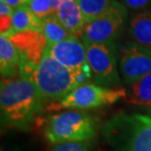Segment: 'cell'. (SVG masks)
I'll list each match as a JSON object with an SVG mask.
<instances>
[{
  "mask_svg": "<svg viewBox=\"0 0 151 151\" xmlns=\"http://www.w3.org/2000/svg\"><path fill=\"white\" fill-rule=\"evenodd\" d=\"M43 100L34 81L20 74L2 78L0 106L2 120L19 129H27L41 111Z\"/></svg>",
  "mask_w": 151,
  "mask_h": 151,
  "instance_id": "6da1fadb",
  "label": "cell"
},
{
  "mask_svg": "<svg viewBox=\"0 0 151 151\" xmlns=\"http://www.w3.org/2000/svg\"><path fill=\"white\" fill-rule=\"evenodd\" d=\"M32 80L43 101H61L78 87L74 71L53 58L46 49Z\"/></svg>",
  "mask_w": 151,
  "mask_h": 151,
  "instance_id": "7a4b0ae2",
  "label": "cell"
},
{
  "mask_svg": "<svg viewBox=\"0 0 151 151\" xmlns=\"http://www.w3.org/2000/svg\"><path fill=\"white\" fill-rule=\"evenodd\" d=\"M45 137L52 144L71 141H87L96 134V125L89 114L68 110L49 118L45 126Z\"/></svg>",
  "mask_w": 151,
  "mask_h": 151,
  "instance_id": "3957f363",
  "label": "cell"
},
{
  "mask_svg": "<svg viewBox=\"0 0 151 151\" xmlns=\"http://www.w3.org/2000/svg\"><path fill=\"white\" fill-rule=\"evenodd\" d=\"M112 134L117 151H151V118L134 114L114 123Z\"/></svg>",
  "mask_w": 151,
  "mask_h": 151,
  "instance_id": "277c9868",
  "label": "cell"
},
{
  "mask_svg": "<svg viewBox=\"0 0 151 151\" xmlns=\"http://www.w3.org/2000/svg\"><path fill=\"white\" fill-rule=\"evenodd\" d=\"M125 88H111L99 84L86 83L76 87L63 98L57 105L56 109L67 110H86L106 105H111L126 98Z\"/></svg>",
  "mask_w": 151,
  "mask_h": 151,
  "instance_id": "5b68a950",
  "label": "cell"
},
{
  "mask_svg": "<svg viewBox=\"0 0 151 151\" xmlns=\"http://www.w3.org/2000/svg\"><path fill=\"white\" fill-rule=\"evenodd\" d=\"M83 43L86 46V62L90 67L92 78L95 83L106 87L118 86L120 83V78L117 71L113 41L105 43Z\"/></svg>",
  "mask_w": 151,
  "mask_h": 151,
  "instance_id": "8992f818",
  "label": "cell"
},
{
  "mask_svg": "<svg viewBox=\"0 0 151 151\" xmlns=\"http://www.w3.org/2000/svg\"><path fill=\"white\" fill-rule=\"evenodd\" d=\"M126 17L125 6L114 0L104 13L86 23L80 38L83 42H112L120 32Z\"/></svg>",
  "mask_w": 151,
  "mask_h": 151,
  "instance_id": "52a82bcc",
  "label": "cell"
},
{
  "mask_svg": "<svg viewBox=\"0 0 151 151\" xmlns=\"http://www.w3.org/2000/svg\"><path fill=\"white\" fill-rule=\"evenodd\" d=\"M20 54L19 74L29 80L40 63L47 47V40L38 31L16 32L9 37Z\"/></svg>",
  "mask_w": 151,
  "mask_h": 151,
  "instance_id": "ba28073f",
  "label": "cell"
},
{
  "mask_svg": "<svg viewBox=\"0 0 151 151\" xmlns=\"http://www.w3.org/2000/svg\"><path fill=\"white\" fill-rule=\"evenodd\" d=\"M119 58L120 72L127 84H132L151 73V50L142 45L127 42L120 48Z\"/></svg>",
  "mask_w": 151,
  "mask_h": 151,
  "instance_id": "9c48e42d",
  "label": "cell"
},
{
  "mask_svg": "<svg viewBox=\"0 0 151 151\" xmlns=\"http://www.w3.org/2000/svg\"><path fill=\"white\" fill-rule=\"evenodd\" d=\"M46 51L53 58L71 70H77L87 65L86 46L80 37H70L57 43L47 45Z\"/></svg>",
  "mask_w": 151,
  "mask_h": 151,
  "instance_id": "30bf717a",
  "label": "cell"
},
{
  "mask_svg": "<svg viewBox=\"0 0 151 151\" xmlns=\"http://www.w3.org/2000/svg\"><path fill=\"white\" fill-rule=\"evenodd\" d=\"M55 16L72 35L78 37H81L86 21L76 0L63 2L55 12Z\"/></svg>",
  "mask_w": 151,
  "mask_h": 151,
  "instance_id": "8fae6325",
  "label": "cell"
},
{
  "mask_svg": "<svg viewBox=\"0 0 151 151\" xmlns=\"http://www.w3.org/2000/svg\"><path fill=\"white\" fill-rule=\"evenodd\" d=\"M0 71L2 78H13L20 72V54L11 39L0 37Z\"/></svg>",
  "mask_w": 151,
  "mask_h": 151,
  "instance_id": "7c38bea8",
  "label": "cell"
},
{
  "mask_svg": "<svg viewBox=\"0 0 151 151\" xmlns=\"http://www.w3.org/2000/svg\"><path fill=\"white\" fill-rule=\"evenodd\" d=\"M132 41L151 50V13L142 12L132 18L129 27Z\"/></svg>",
  "mask_w": 151,
  "mask_h": 151,
  "instance_id": "4fadbf2b",
  "label": "cell"
},
{
  "mask_svg": "<svg viewBox=\"0 0 151 151\" xmlns=\"http://www.w3.org/2000/svg\"><path fill=\"white\" fill-rule=\"evenodd\" d=\"M12 22H13V34L26 31L40 32L41 29V20L35 17L26 4L14 9Z\"/></svg>",
  "mask_w": 151,
  "mask_h": 151,
  "instance_id": "5bb4252c",
  "label": "cell"
},
{
  "mask_svg": "<svg viewBox=\"0 0 151 151\" xmlns=\"http://www.w3.org/2000/svg\"><path fill=\"white\" fill-rule=\"evenodd\" d=\"M40 32L46 38L48 45L57 43L70 37L71 35H74L62 25L61 22L57 19L55 14L50 15L41 20Z\"/></svg>",
  "mask_w": 151,
  "mask_h": 151,
  "instance_id": "9a60e30c",
  "label": "cell"
},
{
  "mask_svg": "<svg viewBox=\"0 0 151 151\" xmlns=\"http://www.w3.org/2000/svg\"><path fill=\"white\" fill-rule=\"evenodd\" d=\"M127 95L129 103L151 107V73L132 83L131 93Z\"/></svg>",
  "mask_w": 151,
  "mask_h": 151,
  "instance_id": "2e32d148",
  "label": "cell"
},
{
  "mask_svg": "<svg viewBox=\"0 0 151 151\" xmlns=\"http://www.w3.org/2000/svg\"><path fill=\"white\" fill-rule=\"evenodd\" d=\"M86 23L104 13L114 0H76Z\"/></svg>",
  "mask_w": 151,
  "mask_h": 151,
  "instance_id": "e0dca14e",
  "label": "cell"
},
{
  "mask_svg": "<svg viewBox=\"0 0 151 151\" xmlns=\"http://www.w3.org/2000/svg\"><path fill=\"white\" fill-rule=\"evenodd\" d=\"M26 5L39 20H43L50 15L55 14L51 0H29Z\"/></svg>",
  "mask_w": 151,
  "mask_h": 151,
  "instance_id": "ac0fdd59",
  "label": "cell"
},
{
  "mask_svg": "<svg viewBox=\"0 0 151 151\" xmlns=\"http://www.w3.org/2000/svg\"><path fill=\"white\" fill-rule=\"evenodd\" d=\"M50 151H91L89 141H71L53 144Z\"/></svg>",
  "mask_w": 151,
  "mask_h": 151,
  "instance_id": "d6986e66",
  "label": "cell"
},
{
  "mask_svg": "<svg viewBox=\"0 0 151 151\" xmlns=\"http://www.w3.org/2000/svg\"><path fill=\"white\" fill-rule=\"evenodd\" d=\"M121 1H122L123 5L125 7L137 10V9L146 7L149 4L150 0H121Z\"/></svg>",
  "mask_w": 151,
  "mask_h": 151,
  "instance_id": "ffe728a7",
  "label": "cell"
},
{
  "mask_svg": "<svg viewBox=\"0 0 151 151\" xmlns=\"http://www.w3.org/2000/svg\"><path fill=\"white\" fill-rule=\"evenodd\" d=\"M14 9L4 1H0V16H13Z\"/></svg>",
  "mask_w": 151,
  "mask_h": 151,
  "instance_id": "44dd1931",
  "label": "cell"
},
{
  "mask_svg": "<svg viewBox=\"0 0 151 151\" xmlns=\"http://www.w3.org/2000/svg\"><path fill=\"white\" fill-rule=\"evenodd\" d=\"M5 3H7L9 6H11L13 9H16L22 5H25L29 2V0H2Z\"/></svg>",
  "mask_w": 151,
  "mask_h": 151,
  "instance_id": "7402d4cb",
  "label": "cell"
},
{
  "mask_svg": "<svg viewBox=\"0 0 151 151\" xmlns=\"http://www.w3.org/2000/svg\"><path fill=\"white\" fill-rule=\"evenodd\" d=\"M65 1H68V0H51V3H52V7L54 9V11L56 12L57 9L60 7V5Z\"/></svg>",
  "mask_w": 151,
  "mask_h": 151,
  "instance_id": "603a6c76",
  "label": "cell"
},
{
  "mask_svg": "<svg viewBox=\"0 0 151 151\" xmlns=\"http://www.w3.org/2000/svg\"><path fill=\"white\" fill-rule=\"evenodd\" d=\"M1 151H19L16 147H2Z\"/></svg>",
  "mask_w": 151,
  "mask_h": 151,
  "instance_id": "cb8c5ba5",
  "label": "cell"
}]
</instances>
